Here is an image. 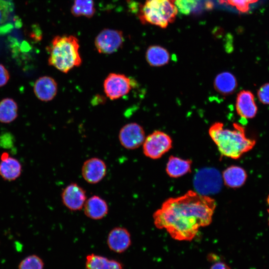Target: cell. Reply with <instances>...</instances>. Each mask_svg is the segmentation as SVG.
<instances>
[{
    "label": "cell",
    "mask_w": 269,
    "mask_h": 269,
    "mask_svg": "<svg viewBox=\"0 0 269 269\" xmlns=\"http://www.w3.org/2000/svg\"><path fill=\"white\" fill-rule=\"evenodd\" d=\"M246 171L242 167L232 165L226 168L222 175L224 184L230 188H237L242 186L247 179Z\"/></svg>",
    "instance_id": "17"
},
{
    "label": "cell",
    "mask_w": 269,
    "mask_h": 269,
    "mask_svg": "<svg viewBox=\"0 0 269 269\" xmlns=\"http://www.w3.org/2000/svg\"><path fill=\"white\" fill-rule=\"evenodd\" d=\"M61 197L63 205L72 211L82 210L87 200L85 190L74 182L70 183L63 189Z\"/></svg>",
    "instance_id": "10"
},
{
    "label": "cell",
    "mask_w": 269,
    "mask_h": 269,
    "mask_svg": "<svg viewBox=\"0 0 269 269\" xmlns=\"http://www.w3.org/2000/svg\"><path fill=\"white\" fill-rule=\"evenodd\" d=\"M257 96L262 103L269 105V83H266L260 87L257 92Z\"/></svg>",
    "instance_id": "28"
},
{
    "label": "cell",
    "mask_w": 269,
    "mask_h": 269,
    "mask_svg": "<svg viewBox=\"0 0 269 269\" xmlns=\"http://www.w3.org/2000/svg\"><path fill=\"white\" fill-rule=\"evenodd\" d=\"M123 42L124 37L121 31L106 28L96 36L95 45L100 53L110 54L119 50Z\"/></svg>",
    "instance_id": "8"
},
{
    "label": "cell",
    "mask_w": 269,
    "mask_h": 269,
    "mask_svg": "<svg viewBox=\"0 0 269 269\" xmlns=\"http://www.w3.org/2000/svg\"><path fill=\"white\" fill-rule=\"evenodd\" d=\"M85 266L87 269H123L119 261L94 254L86 256Z\"/></svg>",
    "instance_id": "20"
},
{
    "label": "cell",
    "mask_w": 269,
    "mask_h": 269,
    "mask_svg": "<svg viewBox=\"0 0 269 269\" xmlns=\"http://www.w3.org/2000/svg\"><path fill=\"white\" fill-rule=\"evenodd\" d=\"M18 106L12 99L6 98L0 101V122L7 124L17 117Z\"/></svg>",
    "instance_id": "22"
},
{
    "label": "cell",
    "mask_w": 269,
    "mask_h": 269,
    "mask_svg": "<svg viewBox=\"0 0 269 269\" xmlns=\"http://www.w3.org/2000/svg\"><path fill=\"white\" fill-rule=\"evenodd\" d=\"M78 39L73 35L56 36L48 48V62L59 71L67 73L82 64Z\"/></svg>",
    "instance_id": "3"
},
{
    "label": "cell",
    "mask_w": 269,
    "mask_h": 269,
    "mask_svg": "<svg viewBox=\"0 0 269 269\" xmlns=\"http://www.w3.org/2000/svg\"><path fill=\"white\" fill-rule=\"evenodd\" d=\"M71 11L76 17H92L95 12L93 0H74Z\"/></svg>",
    "instance_id": "23"
},
{
    "label": "cell",
    "mask_w": 269,
    "mask_h": 269,
    "mask_svg": "<svg viewBox=\"0 0 269 269\" xmlns=\"http://www.w3.org/2000/svg\"><path fill=\"white\" fill-rule=\"evenodd\" d=\"M145 138L143 129L135 123L125 125L119 132L120 143L128 149H134L139 147L143 144Z\"/></svg>",
    "instance_id": "9"
},
{
    "label": "cell",
    "mask_w": 269,
    "mask_h": 269,
    "mask_svg": "<svg viewBox=\"0 0 269 269\" xmlns=\"http://www.w3.org/2000/svg\"><path fill=\"white\" fill-rule=\"evenodd\" d=\"M215 90L223 96L233 93L237 87V81L235 76L229 72L218 74L214 81Z\"/></svg>",
    "instance_id": "18"
},
{
    "label": "cell",
    "mask_w": 269,
    "mask_h": 269,
    "mask_svg": "<svg viewBox=\"0 0 269 269\" xmlns=\"http://www.w3.org/2000/svg\"><path fill=\"white\" fill-rule=\"evenodd\" d=\"M236 109L237 114L243 119L254 118L258 112L255 97L252 92L243 90L237 95Z\"/></svg>",
    "instance_id": "13"
},
{
    "label": "cell",
    "mask_w": 269,
    "mask_h": 269,
    "mask_svg": "<svg viewBox=\"0 0 269 269\" xmlns=\"http://www.w3.org/2000/svg\"><path fill=\"white\" fill-rule=\"evenodd\" d=\"M209 134L221 154L234 159L240 158L256 144L255 139L246 136L244 128L237 123L229 129L224 128L222 123H215L209 128Z\"/></svg>",
    "instance_id": "2"
},
{
    "label": "cell",
    "mask_w": 269,
    "mask_h": 269,
    "mask_svg": "<svg viewBox=\"0 0 269 269\" xmlns=\"http://www.w3.org/2000/svg\"><path fill=\"white\" fill-rule=\"evenodd\" d=\"M10 78L9 72L1 64H0V87L6 84Z\"/></svg>",
    "instance_id": "29"
},
{
    "label": "cell",
    "mask_w": 269,
    "mask_h": 269,
    "mask_svg": "<svg viewBox=\"0 0 269 269\" xmlns=\"http://www.w3.org/2000/svg\"><path fill=\"white\" fill-rule=\"evenodd\" d=\"M216 207V201L210 196L189 190L164 201L153 214V223L173 239L190 241L200 228L211 223Z\"/></svg>",
    "instance_id": "1"
},
{
    "label": "cell",
    "mask_w": 269,
    "mask_h": 269,
    "mask_svg": "<svg viewBox=\"0 0 269 269\" xmlns=\"http://www.w3.org/2000/svg\"><path fill=\"white\" fill-rule=\"evenodd\" d=\"M22 172V165L17 159L10 156L7 152L0 156V176L5 180L12 181L17 179Z\"/></svg>",
    "instance_id": "15"
},
{
    "label": "cell",
    "mask_w": 269,
    "mask_h": 269,
    "mask_svg": "<svg viewBox=\"0 0 269 269\" xmlns=\"http://www.w3.org/2000/svg\"><path fill=\"white\" fill-rule=\"evenodd\" d=\"M200 0H175V3L180 12L187 14L194 9Z\"/></svg>",
    "instance_id": "25"
},
{
    "label": "cell",
    "mask_w": 269,
    "mask_h": 269,
    "mask_svg": "<svg viewBox=\"0 0 269 269\" xmlns=\"http://www.w3.org/2000/svg\"><path fill=\"white\" fill-rule=\"evenodd\" d=\"M192 160L171 155L166 166V172L172 178H178L191 172Z\"/></svg>",
    "instance_id": "19"
},
{
    "label": "cell",
    "mask_w": 269,
    "mask_h": 269,
    "mask_svg": "<svg viewBox=\"0 0 269 269\" xmlns=\"http://www.w3.org/2000/svg\"><path fill=\"white\" fill-rule=\"evenodd\" d=\"M107 171L106 163L98 157H92L85 160L81 168V174L88 183L95 184L101 182Z\"/></svg>",
    "instance_id": "11"
},
{
    "label": "cell",
    "mask_w": 269,
    "mask_h": 269,
    "mask_svg": "<svg viewBox=\"0 0 269 269\" xmlns=\"http://www.w3.org/2000/svg\"><path fill=\"white\" fill-rule=\"evenodd\" d=\"M11 7L9 2L5 0H0V25L7 20Z\"/></svg>",
    "instance_id": "27"
},
{
    "label": "cell",
    "mask_w": 269,
    "mask_h": 269,
    "mask_svg": "<svg viewBox=\"0 0 269 269\" xmlns=\"http://www.w3.org/2000/svg\"><path fill=\"white\" fill-rule=\"evenodd\" d=\"M107 241L109 248L117 253L125 252L132 244L129 231L123 227L113 228L108 234Z\"/></svg>",
    "instance_id": "12"
},
{
    "label": "cell",
    "mask_w": 269,
    "mask_h": 269,
    "mask_svg": "<svg viewBox=\"0 0 269 269\" xmlns=\"http://www.w3.org/2000/svg\"><path fill=\"white\" fill-rule=\"evenodd\" d=\"M227 3L235 7L241 12L247 11L249 5L254 3L258 0H226Z\"/></svg>",
    "instance_id": "26"
},
{
    "label": "cell",
    "mask_w": 269,
    "mask_h": 269,
    "mask_svg": "<svg viewBox=\"0 0 269 269\" xmlns=\"http://www.w3.org/2000/svg\"><path fill=\"white\" fill-rule=\"evenodd\" d=\"M83 208L85 215L95 220L105 218L109 212V207L106 200L96 195L86 200Z\"/></svg>",
    "instance_id": "16"
},
{
    "label": "cell",
    "mask_w": 269,
    "mask_h": 269,
    "mask_svg": "<svg viewBox=\"0 0 269 269\" xmlns=\"http://www.w3.org/2000/svg\"><path fill=\"white\" fill-rule=\"evenodd\" d=\"M44 263L36 255H30L24 258L19 264L18 269H43Z\"/></svg>",
    "instance_id": "24"
},
{
    "label": "cell",
    "mask_w": 269,
    "mask_h": 269,
    "mask_svg": "<svg viewBox=\"0 0 269 269\" xmlns=\"http://www.w3.org/2000/svg\"><path fill=\"white\" fill-rule=\"evenodd\" d=\"M103 86L106 96L114 100L128 94L132 89L133 83L124 74L111 73L105 79Z\"/></svg>",
    "instance_id": "7"
},
{
    "label": "cell",
    "mask_w": 269,
    "mask_h": 269,
    "mask_svg": "<svg viewBox=\"0 0 269 269\" xmlns=\"http://www.w3.org/2000/svg\"><path fill=\"white\" fill-rule=\"evenodd\" d=\"M222 182V177L217 169L206 167L200 169L195 174L193 185L197 192L209 196L220 191Z\"/></svg>",
    "instance_id": "5"
},
{
    "label": "cell",
    "mask_w": 269,
    "mask_h": 269,
    "mask_svg": "<svg viewBox=\"0 0 269 269\" xmlns=\"http://www.w3.org/2000/svg\"><path fill=\"white\" fill-rule=\"evenodd\" d=\"M210 269H231L226 263L219 262L214 264Z\"/></svg>",
    "instance_id": "30"
},
{
    "label": "cell",
    "mask_w": 269,
    "mask_h": 269,
    "mask_svg": "<svg viewBox=\"0 0 269 269\" xmlns=\"http://www.w3.org/2000/svg\"><path fill=\"white\" fill-rule=\"evenodd\" d=\"M267 201V203H268V207H269L268 209V214H269L268 224H269V195L268 196Z\"/></svg>",
    "instance_id": "31"
},
{
    "label": "cell",
    "mask_w": 269,
    "mask_h": 269,
    "mask_svg": "<svg viewBox=\"0 0 269 269\" xmlns=\"http://www.w3.org/2000/svg\"><path fill=\"white\" fill-rule=\"evenodd\" d=\"M175 0H146L138 16L141 22L165 28L175 18L178 9Z\"/></svg>",
    "instance_id": "4"
},
{
    "label": "cell",
    "mask_w": 269,
    "mask_h": 269,
    "mask_svg": "<svg viewBox=\"0 0 269 269\" xmlns=\"http://www.w3.org/2000/svg\"><path fill=\"white\" fill-rule=\"evenodd\" d=\"M143 152L147 157L160 158L172 146V140L167 134L155 131L145 137L143 143Z\"/></svg>",
    "instance_id": "6"
},
{
    "label": "cell",
    "mask_w": 269,
    "mask_h": 269,
    "mask_svg": "<svg viewBox=\"0 0 269 269\" xmlns=\"http://www.w3.org/2000/svg\"><path fill=\"white\" fill-rule=\"evenodd\" d=\"M58 86L56 81L51 77L43 76L38 78L33 86L36 97L44 102L50 101L57 94Z\"/></svg>",
    "instance_id": "14"
},
{
    "label": "cell",
    "mask_w": 269,
    "mask_h": 269,
    "mask_svg": "<svg viewBox=\"0 0 269 269\" xmlns=\"http://www.w3.org/2000/svg\"><path fill=\"white\" fill-rule=\"evenodd\" d=\"M145 58L151 66L161 67L169 62L170 55L164 48L158 45H152L147 48Z\"/></svg>",
    "instance_id": "21"
}]
</instances>
